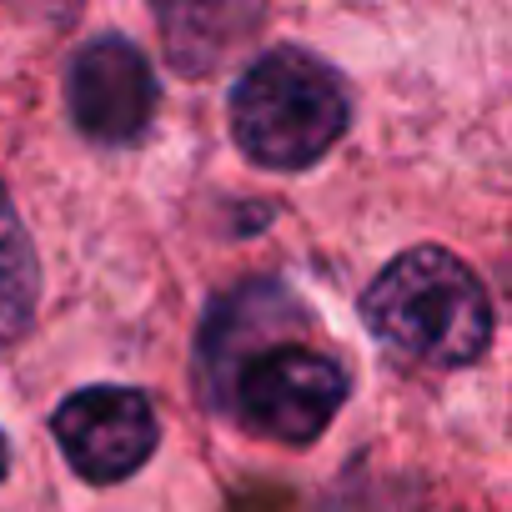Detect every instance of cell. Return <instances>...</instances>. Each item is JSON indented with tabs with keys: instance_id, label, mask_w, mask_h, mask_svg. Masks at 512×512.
<instances>
[{
	"instance_id": "52a82bcc",
	"label": "cell",
	"mask_w": 512,
	"mask_h": 512,
	"mask_svg": "<svg viewBox=\"0 0 512 512\" xmlns=\"http://www.w3.org/2000/svg\"><path fill=\"white\" fill-rule=\"evenodd\" d=\"M41 312V256L0 181V357H11Z\"/></svg>"
},
{
	"instance_id": "8992f818",
	"label": "cell",
	"mask_w": 512,
	"mask_h": 512,
	"mask_svg": "<svg viewBox=\"0 0 512 512\" xmlns=\"http://www.w3.org/2000/svg\"><path fill=\"white\" fill-rule=\"evenodd\" d=\"M146 6L156 16L171 71L186 81H206L231 66V56L256 41L267 16V0H146Z\"/></svg>"
},
{
	"instance_id": "ba28073f",
	"label": "cell",
	"mask_w": 512,
	"mask_h": 512,
	"mask_svg": "<svg viewBox=\"0 0 512 512\" xmlns=\"http://www.w3.org/2000/svg\"><path fill=\"white\" fill-rule=\"evenodd\" d=\"M0 6H11L21 21H36V26H71L81 0H0Z\"/></svg>"
},
{
	"instance_id": "6da1fadb",
	"label": "cell",
	"mask_w": 512,
	"mask_h": 512,
	"mask_svg": "<svg viewBox=\"0 0 512 512\" xmlns=\"http://www.w3.org/2000/svg\"><path fill=\"white\" fill-rule=\"evenodd\" d=\"M292 307V292L277 282H256L236 297H226L206 317L201 362L221 377V407L251 432L282 447H312L352 397L347 367L282 332L272 337V322Z\"/></svg>"
},
{
	"instance_id": "5b68a950",
	"label": "cell",
	"mask_w": 512,
	"mask_h": 512,
	"mask_svg": "<svg viewBox=\"0 0 512 512\" xmlns=\"http://www.w3.org/2000/svg\"><path fill=\"white\" fill-rule=\"evenodd\" d=\"M51 432H56V447L71 462V472L106 487V482L136 477L151 462V452L161 442V417H156L151 392L96 382V387L71 392L51 412Z\"/></svg>"
},
{
	"instance_id": "277c9868",
	"label": "cell",
	"mask_w": 512,
	"mask_h": 512,
	"mask_svg": "<svg viewBox=\"0 0 512 512\" xmlns=\"http://www.w3.org/2000/svg\"><path fill=\"white\" fill-rule=\"evenodd\" d=\"M161 111V81L151 56L126 36H91L66 61V116L91 146L146 141Z\"/></svg>"
},
{
	"instance_id": "9c48e42d",
	"label": "cell",
	"mask_w": 512,
	"mask_h": 512,
	"mask_svg": "<svg viewBox=\"0 0 512 512\" xmlns=\"http://www.w3.org/2000/svg\"><path fill=\"white\" fill-rule=\"evenodd\" d=\"M6 472H11V442H6V432H0V482H6Z\"/></svg>"
},
{
	"instance_id": "3957f363",
	"label": "cell",
	"mask_w": 512,
	"mask_h": 512,
	"mask_svg": "<svg viewBox=\"0 0 512 512\" xmlns=\"http://www.w3.org/2000/svg\"><path fill=\"white\" fill-rule=\"evenodd\" d=\"M226 121L251 166L307 171L347 136L352 86L327 56L307 46H272L231 81Z\"/></svg>"
},
{
	"instance_id": "7a4b0ae2",
	"label": "cell",
	"mask_w": 512,
	"mask_h": 512,
	"mask_svg": "<svg viewBox=\"0 0 512 512\" xmlns=\"http://www.w3.org/2000/svg\"><path fill=\"white\" fill-rule=\"evenodd\" d=\"M367 332L422 367H472L487 357L497 317L482 277L447 246H412L367 282Z\"/></svg>"
}]
</instances>
